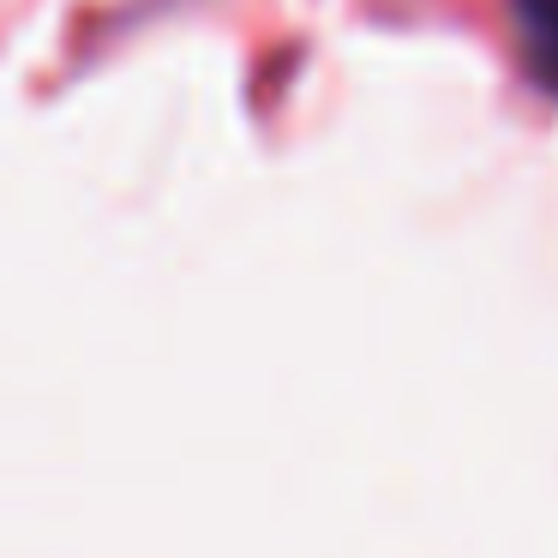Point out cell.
<instances>
[{"mask_svg": "<svg viewBox=\"0 0 558 558\" xmlns=\"http://www.w3.org/2000/svg\"><path fill=\"white\" fill-rule=\"evenodd\" d=\"M529 25L546 37V54L558 61V0H529Z\"/></svg>", "mask_w": 558, "mask_h": 558, "instance_id": "obj_1", "label": "cell"}]
</instances>
